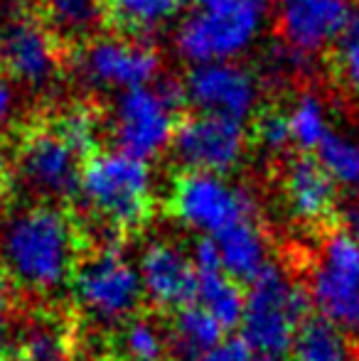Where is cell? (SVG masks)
Returning <instances> with one entry per match:
<instances>
[{
    "label": "cell",
    "mask_w": 359,
    "mask_h": 361,
    "mask_svg": "<svg viewBox=\"0 0 359 361\" xmlns=\"http://www.w3.org/2000/svg\"><path fill=\"white\" fill-rule=\"evenodd\" d=\"M77 248L72 219L54 204L23 207L0 224V263L28 293L49 295L72 286Z\"/></svg>",
    "instance_id": "obj_1"
},
{
    "label": "cell",
    "mask_w": 359,
    "mask_h": 361,
    "mask_svg": "<svg viewBox=\"0 0 359 361\" xmlns=\"http://www.w3.org/2000/svg\"><path fill=\"white\" fill-rule=\"evenodd\" d=\"M312 310L308 286L293 281L278 263H269L249 283L241 317V339L259 357L283 359Z\"/></svg>",
    "instance_id": "obj_2"
},
{
    "label": "cell",
    "mask_w": 359,
    "mask_h": 361,
    "mask_svg": "<svg viewBox=\"0 0 359 361\" xmlns=\"http://www.w3.org/2000/svg\"><path fill=\"white\" fill-rule=\"evenodd\" d=\"M79 195L109 228H138L153 209V172L128 152L96 150L82 167Z\"/></svg>",
    "instance_id": "obj_3"
},
{
    "label": "cell",
    "mask_w": 359,
    "mask_h": 361,
    "mask_svg": "<svg viewBox=\"0 0 359 361\" xmlns=\"http://www.w3.org/2000/svg\"><path fill=\"white\" fill-rule=\"evenodd\" d=\"M187 104L180 79H160L155 86L123 91L116 101L111 133L116 150L148 162L173 145L178 111Z\"/></svg>",
    "instance_id": "obj_4"
},
{
    "label": "cell",
    "mask_w": 359,
    "mask_h": 361,
    "mask_svg": "<svg viewBox=\"0 0 359 361\" xmlns=\"http://www.w3.org/2000/svg\"><path fill=\"white\" fill-rule=\"evenodd\" d=\"M264 18L266 0H231L219 8H200L182 20L175 44L192 64L231 62L259 37Z\"/></svg>",
    "instance_id": "obj_5"
},
{
    "label": "cell",
    "mask_w": 359,
    "mask_h": 361,
    "mask_svg": "<svg viewBox=\"0 0 359 361\" xmlns=\"http://www.w3.org/2000/svg\"><path fill=\"white\" fill-rule=\"evenodd\" d=\"M312 307L340 332L359 334V241L345 228L322 238L308 281Z\"/></svg>",
    "instance_id": "obj_6"
},
{
    "label": "cell",
    "mask_w": 359,
    "mask_h": 361,
    "mask_svg": "<svg viewBox=\"0 0 359 361\" xmlns=\"http://www.w3.org/2000/svg\"><path fill=\"white\" fill-rule=\"evenodd\" d=\"M72 293L82 312L99 324L123 322L143 300L138 268L121 253V248H99L77 266Z\"/></svg>",
    "instance_id": "obj_7"
},
{
    "label": "cell",
    "mask_w": 359,
    "mask_h": 361,
    "mask_svg": "<svg viewBox=\"0 0 359 361\" xmlns=\"http://www.w3.org/2000/svg\"><path fill=\"white\" fill-rule=\"evenodd\" d=\"M59 67V44L42 18L23 0L0 5V69L5 79L44 86Z\"/></svg>",
    "instance_id": "obj_8"
},
{
    "label": "cell",
    "mask_w": 359,
    "mask_h": 361,
    "mask_svg": "<svg viewBox=\"0 0 359 361\" xmlns=\"http://www.w3.org/2000/svg\"><path fill=\"white\" fill-rule=\"evenodd\" d=\"M170 209L185 226L219 236L241 221H256V202L249 192L231 185L224 175L182 172L175 180Z\"/></svg>",
    "instance_id": "obj_9"
},
{
    "label": "cell",
    "mask_w": 359,
    "mask_h": 361,
    "mask_svg": "<svg viewBox=\"0 0 359 361\" xmlns=\"http://www.w3.org/2000/svg\"><path fill=\"white\" fill-rule=\"evenodd\" d=\"M84 157L52 126L25 133L15 155V172L28 192L52 204L79 195Z\"/></svg>",
    "instance_id": "obj_10"
},
{
    "label": "cell",
    "mask_w": 359,
    "mask_h": 361,
    "mask_svg": "<svg viewBox=\"0 0 359 361\" xmlns=\"http://www.w3.org/2000/svg\"><path fill=\"white\" fill-rule=\"evenodd\" d=\"M246 140L244 123L219 114L195 111L178 121L170 150L185 172L226 175L241 162Z\"/></svg>",
    "instance_id": "obj_11"
},
{
    "label": "cell",
    "mask_w": 359,
    "mask_h": 361,
    "mask_svg": "<svg viewBox=\"0 0 359 361\" xmlns=\"http://www.w3.org/2000/svg\"><path fill=\"white\" fill-rule=\"evenodd\" d=\"M77 64L89 84L118 91L150 86L160 72L158 52L126 35L89 39L79 52Z\"/></svg>",
    "instance_id": "obj_12"
},
{
    "label": "cell",
    "mask_w": 359,
    "mask_h": 361,
    "mask_svg": "<svg viewBox=\"0 0 359 361\" xmlns=\"http://www.w3.org/2000/svg\"><path fill=\"white\" fill-rule=\"evenodd\" d=\"M187 101L197 111L219 114L244 123L259 104V84L249 69L234 62L195 64L185 76Z\"/></svg>",
    "instance_id": "obj_13"
},
{
    "label": "cell",
    "mask_w": 359,
    "mask_h": 361,
    "mask_svg": "<svg viewBox=\"0 0 359 361\" xmlns=\"http://www.w3.org/2000/svg\"><path fill=\"white\" fill-rule=\"evenodd\" d=\"M350 0H288L281 5V35L293 54L312 57L327 47H335L350 23Z\"/></svg>",
    "instance_id": "obj_14"
},
{
    "label": "cell",
    "mask_w": 359,
    "mask_h": 361,
    "mask_svg": "<svg viewBox=\"0 0 359 361\" xmlns=\"http://www.w3.org/2000/svg\"><path fill=\"white\" fill-rule=\"evenodd\" d=\"M143 295L160 310H182L197 302V273L192 258L170 241L145 246L138 263Z\"/></svg>",
    "instance_id": "obj_15"
},
{
    "label": "cell",
    "mask_w": 359,
    "mask_h": 361,
    "mask_svg": "<svg viewBox=\"0 0 359 361\" xmlns=\"http://www.w3.org/2000/svg\"><path fill=\"white\" fill-rule=\"evenodd\" d=\"M283 195L288 212L303 224H322L337 204V185L312 155H296L283 172Z\"/></svg>",
    "instance_id": "obj_16"
},
{
    "label": "cell",
    "mask_w": 359,
    "mask_h": 361,
    "mask_svg": "<svg viewBox=\"0 0 359 361\" xmlns=\"http://www.w3.org/2000/svg\"><path fill=\"white\" fill-rule=\"evenodd\" d=\"M212 238L219 248L221 271L236 283L249 286L271 263L269 241H266V233L261 231L256 221H241Z\"/></svg>",
    "instance_id": "obj_17"
},
{
    "label": "cell",
    "mask_w": 359,
    "mask_h": 361,
    "mask_svg": "<svg viewBox=\"0 0 359 361\" xmlns=\"http://www.w3.org/2000/svg\"><path fill=\"white\" fill-rule=\"evenodd\" d=\"M224 342L221 324L200 305H190L175 312L168 332L170 352L182 361H190Z\"/></svg>",
    "instance_id": "obj_18"
},
{
    "label": "cell",
    "mask_w": 359,
    "mask_h": 361,
    "mask_svg": "<svg viewBox=\"0 0 359 361\" xmlns=\"http://www.w3.org/2000/svg\"><path fill=\"white\" fill-rule=\"evenodd\" d=\"M197 273V305L205 307L224 332L241 327L246 307V293L236 281H231L221 268Z\"/></svg>",
    "instance_id": "obj_19"
},
{
    "label": "cell",
    "mask_w": 359,
    "mask_h": 361,
    "mask_svg": "<svg viewBox=\"0 0 359 361\" xmlns=\"http://www.w3.org/2000/svg\"><path fill=\"white\" fill-rule=\"evenodd\" d=\"M39 18L57 39L91 37L106 20L104 0H39Z\"/></svg>",
    "instance_id": "obj_20"
},
{
    "label": "cell",
    "mask_w": 359,
    "mask_h": 361,
    "mask_svg": "<svg viewBox=\"0 0 359 361\" xmlns=\"http://www.w3.org/2000/svg\"><path fill=\"white\" fill-rule=\"evenodd\" d=\"M106 20L126 35H148L182 8L180 0H104Z\"/></svg>",
    "instance_id": "obj_21"
},
{
    "label": "cell",
    "mask_w": 359,
    "mask_h": 361,
    "mask_svg": "<svg viewBox=\"0 0 359 361\" xmlns=\"http://www.w3.org/2000/svg\"><path fill=\"white\" fill-rule=\"evenodd\" d=\"M296 361H347L345 332L322 317H308L293 342Z\"/></svg>",
    "instance_id": "obj_22"
},
{
    "label": "cell",
    "mask_w": 359,
    "mask_h": 361,
    "mask_svg": "<svg viewBox=\"0 0 359 361\" xmlns=\"http://www.w3.org/2000/svg\"><path fill=\"white\" fill-rule=\"evenodd\" d=\"M315 160L327 172L335 185L347 190H359V143L335 130L327 133V138L317 145Z\"/></svg>",
    "instance_id": "obj_23"
},
{
    "label": "cell",
    "mask_w": 359,
    "mask_h": 361,
    "mask_svg": "<svg viewBox=\"0 0 359 361\" xmlns=\"http://www.w3.org/2000/svg\"><path fill=\"white\" fill-rule=\"evenodd\" d=\"M288 123H291V140L303 152L317 150V145L327 138L330 123H327L325 104L315 94H303L288 111Z\"/></svg>",
    "instance_id": "obj_24"
},
{
    "label": "cell",
    "mask_w": 359,
    "mask_h": 361,
    "mask_svg": "<svg viewBox=\"0 0 359 361\" xmlns=\"http://www.w3.org/2000/svg\"><path fill=\"white\" fill-rule=\"evenodd\" d=\"M121 352L128 361H165L170 352L168 337L153 319H128L121 329Z\"/></svg>",
    "instance_id": "obj_25"
},
{
    "label": "cell",
    "mask_w": 359,
    "mask_h": 361,
    "mask_svg": "<svg viewBox=\"0 0 359 361\" xmlns=\"http://www.w3.org/2000/svg\"><path fill=\"white\" fill-rule=\"evenodd\" d=\"M52 128L84 157V162H87V157H91L96 152L99 118H96V114L89 106H72V109H67L54 121Z\"/></svg>",
    "instance_id": "obj_26"
},
{
    "label": "cell",
    "mask_w": 359,
    "mask_h": 361,
    "mask_svg": "<svg viewBox=\"0 0 359 361\" xmlns=\"http://www.w3.org/2000/svg\"><path fill=\"white\" fill-rule=\"evenodd\" d=\"M18 361H69V342L62 329L52 324H35L20 339Z\"/></svg>",
    "instance_id": "obj_27"
},
{
    "label": "cell",
    "mask_w": 359,
    "mask_h": 361,
    "mask_svg": "<svg viewBox=\"0 0 359 361\" xmlns=\"http://www.w3.org/2000/svg\"><path fill=\"white\" fill-rule=\"evenodd\" d=\"M332 72L350 91L359 94V8L332 47Z\"/></svg>",
    "instance_id": "obj_28"
},
{
    "label": "cell",
    "mask_w": 359,
    "mask_h": 361,
    "mask_svg": "<svg viewBox=\"0 0 359 361\" xmlns=\"http://www.w3.org/2000/svg\"><path fill=\"white\" fill-rule=\"evenodd\" d=\"M254 133L264 147L269 150H286L293 145L291 140V123H288V111H278V109H266L256 116L254 123Z\"/></svg>",
    "instance_id": "obj_29"
},
{
    "label": "cell",
    "mask_w": 359,
    "mask_h": 361,
    "mask_svg": "<svg viewBox=\"0 0 359 361\" xmlns=\"http://www.w3.org/2000/svg\"><path fill=\"white\" fill-rule=\"evenodd\" d=\"M190 361H254V352L244 339H224L219 347L209 349V352L200 354V357Z\"/></svg>",
    "instance_id": "obj_30"
},
{
    "label": "cell",
    "mask_w": 359,
    "mask_h": 361,
    "mask_svg": "<svg viewBox=\"0 0 359 361\" xmlns=\"http://www.w3.org/2000/svg\"><path fill=\"white\" fill-rule=\"evenodd\" d=\"M13 109H15V89L10 84V79L0 76V123L13 116Z\"/></svg>",
    "instance_id": "obj_31"
},
{
    "label": "cell",
    "mask_w": 359,
    "mask_h": 361,
    "mask_svg": "<svg viewBox=\"0 0 359 361\" xmlns=\"http://www.w3.org/2000/svg\"><path fill=\"white\" fill-rule=\"evenodd\" d=\"M342 226L355 241H359V195L352 202H347V207L342 209Z\"/></svg>",
    "instance_id": "obj_32"
},
{
    "label": "cell",
    "mask_w": 359,
    "mask_h": 361,
    "mask_svg": "<svg viewBox=\"0 0 359 361\" xmlns=\"http://www.w3.org/2000/svg\"><path fill=\"white\" fill-rule=\"evenodd\" d=\"M8 310H10V288H8V281L3 278V273H0V324H5Z\"/></svg>",
    "instance_id": "obj_33"
},
{
    "label": "cell",
    "mask_w": 359,
    "mask_h": 361,
    "mask_svg": "<svg viewBox=\"0 0 359 361\" xmlns=\"http://www.w3.org/2000/svg\"><path fill=\"white\" fill-rule=\"evenodd\" d=\"M8 165H10L8 145H5L3 135H0V185H3V180H5V172H8Z\"/></svg>",
    "instance_id": "obj_34"
},
{
    "label": "cell",
    "mask_w": 359,
    "mask_h": 361,
    "mask_svg": "<svg viewBox=\"0 0 359 361\" xmlns=\"http://www.w3.org/2000/svg\"><path fill=\"white\" fill-rule=\"evenodd\" d=\"M231 3V0H200L202 8H219V5H226Z\"/></svg>",
    "instance_id": "obj_35"
},
{
    "label": "cell",
    "mask_w": 359,
    "mask_h": 361,
    "mask_svg": "<svg viewBox=\"0 0 359 361\" xmlns=\"http://www.w3.org/2000/svg\"><path fill=\"white\" fill-rule=\"evenodd\" d=\"M254 361H283V359H276V357H259V354H254Z\"/></svg>",
    "instance_id": "obj_36"
},
{
    "label": "cell",
    "mask_w": 359,
    "mask_h": 361,
    "mask_svg": "<svg viewBox=\"0 0 359 361\" xmlns=\"http://www.w3.org/2000/svg\"><path fill=\"white\" fill-rule=\"evenodd\" d=\"M3 339H5V324H0V349H3Z\"/></svg>",
    "instance_id": "obj_37"
},
{
    "label": "cell",
    "mask_w": 359,
    "mask_h": 361,
    "mask_svg": "<svg viewBox=\"0 0 359 361\" xmlns=\"http://www.w3.org/2000/svg\"><path fill=\"white\" fill-rule=\"evenodd\" d=\"M3 361H18V359H15L13 354H10V357H8V359H3Z\"/></svg>",
    "instance_id": "obj_38"
},
{
    "label": "cell",
    "mask_w": 359,
    "mask_h": 361,
    "mask_svg": "<svg viewBox=\"0 0 359 361\" xmlns=\"http://www.w3.org/2000/svg\"><path fill=\"white\" fill-rule=\"evenodd\" d=\"M278 3H281V5H283V3H288V0H278Z\"/></svg>",
    "instance_id": "obj_39"
},
{
    "label": "cell",
    "mask_w": 359,
    "mask_h": 361,
    "mask_svg": "<svg viewBox=\"0 0 359 361\" xmlns=\"http://www.w3.org/2000/svg\"><path fill=\"white\" fill-rule=\"evenodd\" d=\"M180 3H182V5H185V3H187V0H180Z\"/></svg>",
    "instance_id": "obj_40"
}]
</instances>
